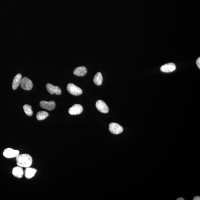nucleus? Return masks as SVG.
I'll return each instance as SVG.
<instances>
[{
	"instance_id": "f257e3e1",
	"label": "nucleus",
	"mask_w": 200,
	"mask_h": 200,
	"mask_svg": "<svg viewBox=\"0 0 200 200\" xmlns=\"http://www.w3.org/2000/svg\"><path fill=\"white\" fill-rule=\"evenodd\" d=\"M16 160L17 165L22 168H28L32 165V157L28 154L19 155L16 157Z\"/></svg>"
},
{
	"instance_id": "f03ea898",
	"label": "nucleus",
	"mask_w": 200,
	"mask_h": 200,
	"mask_svg": "<svg viewBox=\"0 0 200 200\" xmlns=\"http://www.w3.org/2000/svg\"><path fill=\"white\" fill-rule=\"evenodd\" d=\"M67 90L68 92L72 95L79 96L83 94V90L81 89L73 83H69L68 85Z\"/></svg>"
},
{
	"instance_id": "7ed1b4c3",
	"label": "nucleus",
	"mask_w": 200,
	"mask_h": 200,
	"mask_svg": "<svg viewBox=\"0 0 200 200\" xmlns=\"http://www.w3.org/2000/svg\"><path fill=\"white\" fill-rule=\"evenodd\" d=\"M109 131L114 135L121 134L123 131V128L120 124L116 123H110L109 125Z\"/></svg>"
},
{
	"instance_id": "20e7f679",
	"label": "nucleus",
	"mask_w": 200,
	"mask_h": 200,
	"mask_svg": "<svg viewBox=\"0 0 200 200\" xmlns=\"http://www.w3.org/2000/svg\"><path fill=\"white\" fill-rule=\"evenodd\" d=\"M19 153L20 152L19 150L8 148L4 150L3 155L4 157L7 158H12L17 157Z\"/></svg>"
},
{
	"instance_id": "39448f33",
	"label": "nucleus",
	"mask_w": 200,
	"mask_h": 200,
	"mask_svg": "<svg viewBox=\"0 0 200 200\" xmlns=\"http://www.w3.org/2000/svg\"><path fill=\"white\" fill-rule=\"evenodd\" d=\"M96 106L97 109L102 113H106L109 112V109L107 105L102 100H99L97 101Z\"/></svg>"
},
{
	"instance_id": "423d86ee",
	"label": "nucleus",
	"mask_w": 200,
	"mask_h": 200,
	"mask_svg": "<svg viewBox=\"0 0 200 200\" xmlns=\"http://www.w3.org/2000/svg\"><path fill=\"white\" fill-rule=\"evenodd\" d=\"M20 86L23 90H30L33 87V83L31 80L28 78L24 77L22 79Z\"/></svg>"
},
{
	"instance_id": "0eeeda50",
	"label": "nucleus",
	"mask_w": 200,
	"mask_h": 200,
	"mask_svg": "<svg viewBox=\"0 0 200 200\" xmlns=\"http://www.w3.org/2000/svg\"><path fill=\"white\" fill-rule=\"evenodd\" d=\"M83 106L80 104H75L69 109L68 112L71 115H78L81 114L83 112Z\"/></svg>"
},
{
	"instance_id": "6e6552de",
	"label": "nucleus",
	"mask_w": 200,
	"mask_h": 200,
	"mask_svg": "<svg viewBox=\"0 0 200 200\" xmlns=\"http://www.w3.org/2000/svg\"><path fill=\"white\" fill-rule=\"evenodd\" d=\"M46 87L48 91L51 94H55L57 95H60L61 94V89L58 86H55L50 83H48Z\"/></svg>"
},
{
	"instance_id": "1a4fd4ad",
	"label": "nucleus",
	"mask_w": 200,
	"mask_h": 200,
	"mask_svg": "<svg viewBox=\"0 0 200 200\" xmlns=\"http://www.w3.org/2000/svg\"><path fill=\"white\" fill-rule=\"evenodd\" d=\"M40 105L41 107L48 110H52L55 109L56 106L55 102L53 101L50 102H46L45 101H42L40 103Z\"/></svg>"
},
{
	"instance_id": "9d476101",
	"label": "nucleus",
	"mask_w": 200,
	"mask_h": 200,
	"mask_svg": "<svg viewBox=\"0 0 200 200\" xmlns=\"http://www.w3.org/2000/svg\"><path fill=\"white\" fill-rule=\"evenodd\" d=\"M176 68L175 64L171 63L163 65L161 67V70L163 72L170 73L175 71Z\"/></svg>"
},
{
	"instance_id": "9b49d317",
	"label": "nucleus",
	"mask_w": 200,
	"mask_h": 200,
	"mask_svg": "<svg viewBox=\"0 0 200 200\" xmlns=\"http://www.w3.org/2000/svg\"><path fill=\"white\" fill-rule=\"evenodd\" d=\"M13 176L18 178H21L24 174V171L22 167L16 166L13 168L12 171Z\"/></svg>"
},
{
	"instance_id": "f8f14e48",
	"label": "nucleus",
	"mask_w": 200,
	"mask_h": 200,
	"mask_svg": "<svg viewBox=\"0 0 200 200\" xmlns=\"http://www.w3.org/2000/svg\"><path fill=\"white\" fill-rule=\"evenodd\" d=\"M37 170L34 168H27L24 171V176L27 179H30L33 178L36 173Z\"/></svg>"
},
{
	"instance_id": "ddd939ff",
	"label": "nucleus",
	"mask_w": 200,
	"mask_h": 200,
	"mask_svg": "<svg viewBox=\"0 0 200 200\" xmlns=\"http://www.w3.org/2000/svg\"><path fill=\"white\" fill-rule=\"evenodd\" d=\"M87 73V69L84 66L78 67L74 71L73 73L77 76H83Z\"/></svg>"
},
{
	"instance_id": "4468645a",
	"label": "nucleus",
	"mask_w": 200,
	"mask_h": 200,
	"mask_svg": "<svg viewBox=\"0 0 200 200\" xmlns=\"http://www.w3.org/2000/svg\"><path fill=\"white\" fill-rule=\"evenodd\" d=\"M22 79L21 74L20 73L18 74L13 79V83H12V88L13 90H16L17 88L21 83Z\"/></svg>"
},
{
	"instance_id": "2eb2a0df",
	"label": "nucleus",
	"mask_w": 200,
	"mask_h": 200,
	"mask_svg": "<svg viewBox=\"0 0 200 200\" xmlns=\"http://www.w3.org/2000/svg\"><path fill=\"white\" fill-rule=\"evenodd\" d=\"M103 77L101 73L98 72L94 76V82L97 86L101 85L102 84Z\"/></svg>"
},
{
	"instance_id": "dca6fc26",
	"label": "nucleus",
	"mask_w": 200,
	"mask_h": 200,
	"mask_svg": "<svg viewBox=\"0 0 200 200\" xmlns=\"http://www.w3.org/2000/svg\"><path fill=\"white\" fill-rule=\"evenodd\" d=\"M49 116V113L47 112L43 111L38 112L36 115V118L39 120H42L47 118Z\"/></svg>"
},
{
	"instance_id": "f3484780",
	"label": "nucleus",
	"mask_w": 200,
	"mask_h": 200,
	"mask_svg": "<svg viewBox=\"0 0 200 200\" xmlns=\"http://www.w3.org/2000/svg\"><path fill=\"white\" fill-rule=\"evenodd\" d=\"M24 110L25 114L28 116H31L32 115L33 112L31 110V107L28 105H24Z\"/></svg>"
},
{
	"instance_id": "a211bd4d",
	"label": "nucleus",
	"mask_w": 200,
	"mask_h": 200,
	"mask_svg": "<svg viewBox=\"0 0 200 200\" xmlns=\"http://www.w3.org/2000/svg\"><path fill=\"white\" fill-rule=\"evenodd\" d=\"M197 66H198L199 68V69H200V57H199V58L197 60Z\"/></svg>"
},
{
	"instance_id": "6ab92c4d",
	"label": "nucleus",
	"mask_w": 200,
	"mask_h": 200,
	"mask_svg": "<svg viewBox=\"0 0 200 200\" xmlns=\"http://www.w3.org/2000/svg\"><path fill=\"white\" fill-rule=\"evenodd\" d=\"M193 200H200V197L199 196H197L193 199Z\"/></svg>"
},
{
	"instance_id": "aec40b11",
	"label": "nucleus",
	"mask_w": 200,
	"mask_h": 200,
	"mask_svg": "<svg viewBox=\"0 0 200 200\" xmlns=\"http://www.w3.org/2000/svg\"><path fill=\"white\" fill-rule=\"evenodd\" d=\"M177 200H184V199L183 198H180L177 199Z\"/></svg>"
}]
</instances>
